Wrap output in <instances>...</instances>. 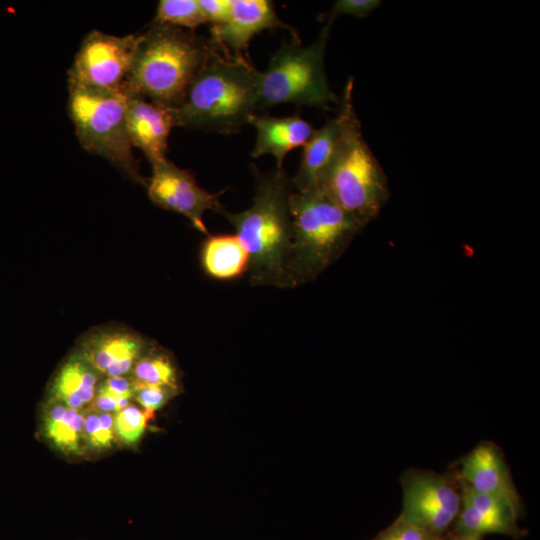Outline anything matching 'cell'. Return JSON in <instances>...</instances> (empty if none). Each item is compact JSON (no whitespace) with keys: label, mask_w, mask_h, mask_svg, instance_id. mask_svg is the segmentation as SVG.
Masks as SVG:
<instances>
[{"label":"cell","mask_w":540,"mask_h":540,"mask_svg":"<svg viewBox=\"0 0 540 540\" xmlns=\"http://www.w3.org/2000/svg\"><path fill=\"white\" fill-rule=\"evenodd\" d=\"M114 415L98 412L95 409L85 411L84 436L95 448H107L114 439Z\"/></svg>","instance_id":"obj_24"},{"label":"cell","mask_w":540,"mask_h":540,"mask_svg":"<svg viewBox=\"0 0 540 540\" xmlns=\"http://www.w3.org/2000/svg\"><path fill=\"white\" fill-rule=\"evenodd\" d=\"M152 23L193 30L206 20L198 0H161Z\"/></svg>","instance_id":"obj_22"},{"label":"cell","mask_w":540,"mask_h":540,"mask_svg":"<svg viewBox=\"0 0 540 540\" xmlns=\"http://www.w3.org/2000/svg\"><path fill=\"white\" fill-rule=\"evenodd\" d=\"M449 540H482L481 537H467V536H459L452 534L449 538Z\"/></svg>","instance_id":"obj_31"},{"label":"cell","mask_w":540,"mask_h":540,"mask_svg":"<svg viewBox=\"0 0 540 540\" xmlns=\"http://www.w3.org/2000/svg\"><path fill=\"white\" fill-rule=\"evenodd\" d=\"M398 516L372 540H440Z\"/></svg>","instance_id":"obj_26"},{"label":"cell","mask_w":540,"mask_h":540,"mask_svg":"<svg viewBox=\"0 0 540 540\" xmlns=\"http://www.w3.org/2000/svg\"><path fill=\"white\" fill-rule=\"evenodd\" d=\"M292 251L290 287L319 277L345 252L365 228L319 188L290 195Z\"/></svg>","instance_id":"obj_5"},{"label":"cell","mask_w":540,"mask_h":540,"mask_svg":"<svg viewBox=\"0 0 540 540\" xmlns=\"http://www.w3.org/2000/svg\"><path fill=\"white\" fill-rule=\"evenodd\" d=\"M206 23L211 26L223 24L229 17L232 0H198Z\"/></svg>","instance_id":"obj_28"},{"label":"cell","mask_w":540,"mask_h":540,"mask_svg":"<svg viewBox=\"0 0 540 540\" xmlns=\"http://www.w3.org/2000/svg\"><path fill=\"white\" fill-rule=\"evenodd\" d=\"M141 335L122 326H105L87 333L77 353L100 375L129 374L145 354Z\"/></svg>","instance_id":"obj_12"},{"label":"cell","mask_w":540,"mask_h":540,"mask_svg":"<svg viewBox=\"0 0 540 540\" xmlns=\"http://www.w3.org/2000/svg\"><path fill=\"white\" fill-rule=\"evenodd\" d=\"M213 49L210 39L190 30L152 23L140 33L123 95L176 108Z\"/></svg>","instance_id":"obj_3"},{"label":"cell","mask_w":540,"mask_h":540,"mask_svg":"<svg viewBox=\"0 0 540 540\" xmlns=\"http://www.w3.org/2000/svg\"><path fill=\"white\" fill-rule=\"evenodd\" d=\"M99 375L77 352L59 369L51 388L52 398L81 410L93 401Z\"/></svg>","instance_id":"obj_17"},{"label":"cell","mask_w":540,"mask_h":540,"mask_svg":"<svg viewBox=\"0 0 540 540\" xmlns=\"http://www.w3.org/2000/svg\"><path fill=\"white\" fill-rule=\"evenodd\" d=\"M258 77L259 71L243 56L227 54L214 44L183 101L172 108L175 126L238 132L257 109Z\"/></svg>","instance_id":"obj_2"},{"label":"cell","mask_w":540,"mask_h":540,"mask_svg":"<svg viewBox=\"0 0 540 540\" xmlns=\"http://www.w3.org/2000/svg\"><path fill=\"white\" fill-rule=\"evenodd\" d=\"M343 113L339 108L337 115L315 130L312 137L303 146L299 169L291 179L295 191L317 188L319 181L328 167L341 134Z\"/></svg>","instance_id":"obj_16"},{"label":"cell","mask_w":540,"mask_h":540,"mask_svg":"<svg viewBox=\"0 0 540 540\" xmlns=\"http://www.w3.org/2000/svg\"><path fill=\"white\" fill-rule=\"evenodd\" d=\"M440 540H444V539L442 538V539H440Z\"/></svg>","instance_id":"obj_32"},{"label":"cell","mask_w":540,"mask_h":540,"mask_svg":"<svg viewBox=\"0 0 540 540\" xmlns=\"http://www.w3.org/2000/svg\"><path fill=\"white\" fill-rule=\"evenodd\" d=\"M130 377L135 384L177 388V371L171 359L160 352L144 354L135 364Z\"/></svg>","instance_id":"obj_21"},{"label":"cell","mask_w":540,"mask_h":540,"mask_svg":"<svg viewBox=\"0 0 540 540\" xmlns=\"http://www.w3.org/2000/svg\"><path fill=\"white\" fill-rule=\"evenodd\" d=\"M68 89V113L82 148L147 186L127 131L124 95L78 85Z\"/></svg>","instance_id":"obj_6"},{"label":"cell","mask_w":540,"mask_h":540,"mask_svg":"<svg viewBox=\"0 0 540 540\" xmlns=\"http://www.w3.org/2000/svg\"><path fill=\"white\" fill-rule=\"evenodd\" d=\"M255 127L257 137L251 156L271 154L276 168H282L285 156L293 149L304 146L315 132L313 126L299 115L273 117L252 115L249 123Z\"/></svg>","instance_id":"obj_15"},{"label":"cell","mask_w":540,"mask_h":540,"mask_svg":"<svg viewBox=\"0 0 540 540\" xmlns=\"http://www.w3.org/2000/svg\"><path fill=\"white\" fill-rule=\"evenodd\" d=\"M452 526V534L467 537L482 538L486 534H502L518 539L525 534L517 522L489 514L462 497L460 511Z\"/></svg>","instance_id":"obj_20"},{"label":"cell","mask_w":540,"mask_h":540,"mask_svg":"<svg viewBox=\"0 0 540 540\" xmlns=\"http://www.w3.org/2000/svg\"><path fill=\"white\" fill-rule=\"evenodd\" d=\"M457 465L455 474L459 481L477 492L505 500L522 515L523 503L499 446L481 441Z\"/></svg>","instance_id":"obj_11"},{"label":"cell","mask_w":540,"mask_h":540,"mask_svg":"<svg viewBox=\"0 0 540 540\" xmlns=\"http://www.w3.org/2000/svg\"><path fill=\"white\" fill-rule=\"evenodd\" d=\"M93 409L98 412L116 413L129 404L128 399L118 398L104 390L96 389L93 399Z\"/></svg>","instance_id":"obj_30"},{"label":"cell","mask_w":540,"mask_h":540,"mask_svg":"<svg viewBox=\"0 0 540 540\" xmlns=\"http://www.w3.org/2000/svg\"><path fill=\"white\" fill-rule=\"evenodd\" d=\"M255 194L244 211L222 215L249 256L252 285L290 288L289 263L292 251L291 179L283 168L264 173L252 165Z\"/></svg>","instance_id":"obj_1"},{"label":"cell","mask_w":540,"mask_h":540,"mask_svg":"<svg viewBox=\"0 0 540 540\" xmlns=\"http://www.w3.org/2000/svg\"><path fill=\"white\" fill-rule=\"evenodd\" d=\"M330 27L325 26L313 43H283L269 66L259 72L257 109L295 103L328 110L339 104L327 81L324 56Z\"/></svg>","instance_id":"obj_7"},{"label":"cell","mask_w":540,"mask_h":540,"mask_svg":"<svg viewBox=\"0 0 540 540\" xmlns=\"http://www.w3.org/2000/svg\"><path fill=\"white\" fill-rule=\"evenodd\" d=\"M97 388L104 390L118 398L130 399L134 396V387L131 378L124 376L107 377L99 383Z\"/></svg>","instance_id":"obj_29"},{"label":"cell","mask_w":540,"mask_h":540,"mask_svg":"<svg viewBox=\"0 0 540 540\" xmlns=\"http://www.w3.org/2000/svg\"><path fill=\"white\" fill-rule=\"evenodd\" d=\"M201 262L209 276L233 279L248 272L249 256L235 234L214 235L203 244Z\"/></svg>","instance_id":"obj_18"},{"label":"cell","mask_w":540,"mask_h":540,"mask_svg":"<svg viewBox=\"0 0 540 540\" xmlns=\"http://www.w3.org/2000/svg\"><path fill=\"white\" fill-rule=\"evenodd\" d=\"M124 104L127 131L133 147L140 149L150 164L165 159L168 137L175 127L172 108L126 94Z\"/></svg>","instance_id":"obj_14"},{"label":"cell","mask_w":540,"mask_h":540,"mask_svg":"<svg viewBox=\"0 0 540 540\" xmlns=\"http://www.w3.org/2000/svg\"><path fill=\"white\" fill-rule=\"evenodd\" d=\"M381 3L379 0H337L328 13L326 26L330 27L333 21L342 15L365 18Z\"/></svg>","instance_id":"obj_27"},{"label":"cell","mask_w":540,"mask_h":540,"mask_svg":"<svg viewBox=\"0 0 540 540\" xmlns=\"http://www.w3.org/2000/svg\"><path fill=\"white\" fill-rule=\"evenodd\" d=\"M133 387L134 397L138 403L144 410L151 413L163 407L168 399L177 391L176 389L158 385L133 383Z\"/></svg>","instance_id":"obj_25"},{"label":"cell","mask_w":540,"mask_h":540,"mask_svg":"<svg viewBox=\"0 0 540 540\" xmlns=\"http://www.w3.org/2000/svg\"><path fill=\"white\" fill-rule=\"evenodd\" d=\"M275 28L287 29L299 41L295 29L278 17L273 2L232 0L228 19L221 25L211 26L210 40L225 53L242 56L255 34Z\"/></svg>","instance_id":"obj_13"},{"label":"cell","mask_w":540,"mask_h":540,"mask_svg":"<svg viewBox=\"0 0 540 540\" xmlns=\"http://www.w3.org/2000/svg\"><path fill=\"white\" fill-rule=\"evenodd\" d=\"M353 86L350 77L339 101L341 134L317 188L366 226L382 211L390 190L384 170L363 137L353 104Z\"/></svg>","instance_id":"obj_4"},{"label":"cell","mask_w":540,"mask_h":540,"mask_svg":"<svg viewBox=\"0 0 540 540\" xmlns=\"http://www.w3.org/2000/svg\"><path fill=\"white\" fill-rule=\"evenodd\" d=\"M153 413L128 404L114 415V427L119 438L127 443L137 442Z\"/></svg>","instance_id":"obj_23"},{"label":"cell","mask_w":540,"mask_h":540,"mask_svg":"<svg viewBox=\"0 0 540 540\" xmlns=\"http://www.w3.org/2000/svg\"><path fill=\"white\" fill-rule=\"evenodd\" d=\"M152 175L147 181L150 200L157 206L185 216L198 231L208 234L203 222L206 211L221 215L226 211L213 194L200 187L193 174L176 166L167 158L151 164Z\"/></svg>","instance_id":"obj_10"},{"label":"cell","mask_w":540,"mask_h":540,"mask_svg":"<svg viewBox=\"0 0 540 540\" xmlns=\"http://www.w3.org/2000/svg\"><path fill=\"white\" fill-rule=\"evenodd\" d=\"M403 505L400 517L443 538L461 508L460 486L455 472L410 468L400 477Z\"/></svg>","instance_id":"obj_8"},{"label":"cell","mask_w":540,"mask_h":540,"mask_svg":"<svg viewBox=\"0 0 540 540\" xmlns=\"http://www.w3.org/2000/svg\"><path fill=\"white\" fill-rule=\"evenodd\" d=\"M85 411L52 398L44 412V432L54 446L64 453H79L84 438Z\"/></svg>","instance_id":"obj_19"},{"label":"cell","mask_w":540,"mask_h":540,"mask_svg":"<svg viewBox=\"0 0 540 540\" xmlns=\"http://www.w3.org/2000/svg\"><path fill=\"white\" fill-rule=\"evenodd\" d=\"M139 39L140 34L116 36L90 31L68 70V85L123 94Z\"/></svg>","instance_id":"obj_9"}]
</instances>
